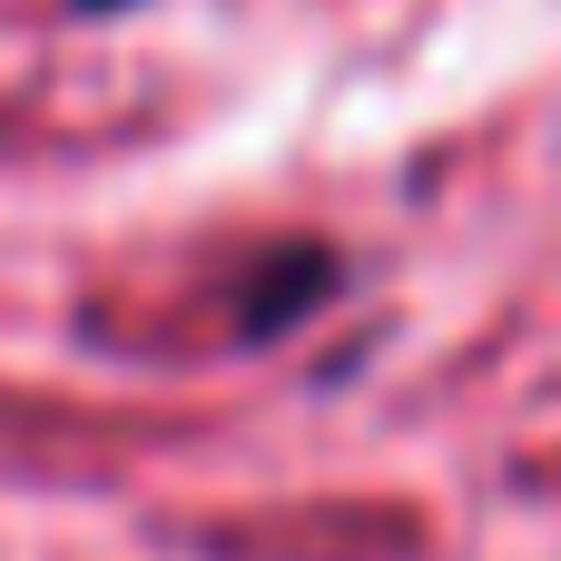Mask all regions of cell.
<instances>
[{
	"instance_id": "6da1fadb",
	"label": "cell",
	"mask_w": 561,
	"mask_h": 561,
	"mask_svg": "<svg viewBox=\"0 0 561 561\" xmlns=\"http://www.w3.org/2000/svg\"><path fill=\"white\" fill-rule=\"evenodd\" d=\"M79 10H138V0H79Z\"/></svg>"
}]
</instances>
